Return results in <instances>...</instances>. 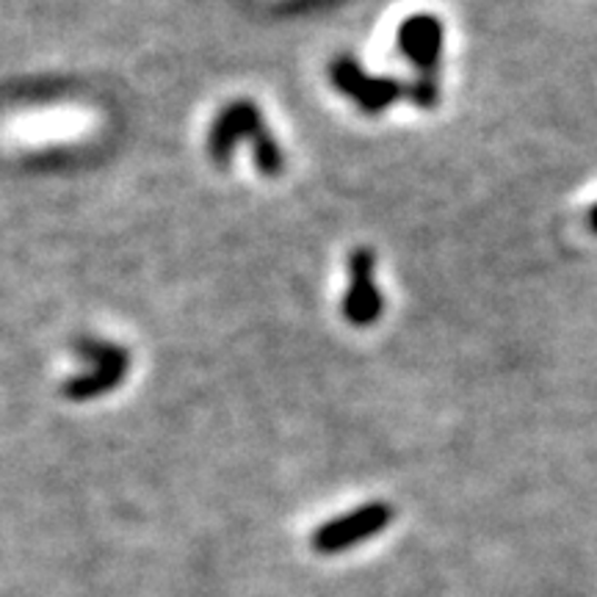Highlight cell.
Masks as SVG:
<instances>
[{"mask_svg": "<svg viewBox=\"0 0 597 597\" xmlns=\"http://www.w3.org/2000/svg\"><path fill=\"white\" fill-rule=\"evenodd\" d=\"M241 141L252 145L255 163L266 178H280L282 169H286V158H282L277 139L271 136L269 125H266L263 111L252 100H236L216 113L213 125H210L208 150L219 167H227Z\"/></svg>", "mask_w": 597, "mask_h": 597, "instance_id": "obj_1", "label": "cell"}, {"mask_svg": "<svg viewBox=\"0 0 597 597\" xmlns=\"http://www.w3.org/2000/svg\"><path fill=\"white\" fill-rule=\"evenodd\" d=\"M442 42H446V26L435 14H409L398 26V50L415 67V81L409 83L407 98L424 111H431L440 102Z\"/></svg>", "mask_w": 597, "mask_h": 597, "instance_id": "obj_2", "label": "cell"}, {"mask_svg": "<svg viewBox=\"0 0 597 597\" xmlns=\"http://www.w3.org/2000/svg\"><path fill=\"white\" fill-rule=\"evenodd\" d=\"M329 81L368 117L388 111L394 102L407 98L409 92V83L398 81V78L368 76L355 56H338L329 61Z\"/></svg>", "mask_w": 597, "mask_h": 597, "instance_id": "obj_3", "label": "cell"}, {"mask_svg": "<svg viewBox=\"0 0 597 597\" xmlns=\"http://www.w3.org/2000/svg\"><path fill=\"white\" fill-rule=\"evenodd\" d=\"M394 520V509L390 504L382 500H371V504H362L357 509L346 511V515L327 520L324 526H318V531L312 534V548L318 554H340V550H349L355 545L366 543V539L377 537Z\"/></svg>", "mask_w": 597, "mask_h": 597, "instance_id": "obj_4", "label": "cell"}, {"mask_svg": "<svg viewBox=\"0 0 597 597\" xmlns=\"http://www.w3.org/2000/svg\"><path fill=\"white\" fill-rule=\"evenodd\" d=\"M385 297L377 282V255L368 247L349 252V288L344 293V318L355 327H371L382 318Z\"/></svg>", "mask_w": 597, "mask_h": 597, "instance_id": "obj_5", "label": "cell"}, {"mask_svg": "<svg viewBox=\"0 0 597 597\" xmlns=\"http://www.w3.org/2000/svg\"><path fill=\"white\" fill-rule=\"evenodd\" d=\"M98 371L92 374V377H83L81 382H76L70 388L72 396H92L100 394V390L113 388V385L119 382V379L125 377V371H128V355H125V349H119V346H100L98 351Z\"/></svg>", "mask_w": 597, "mask_h": 597, "instance_id": "obj_6", "label": "cell"}, {"mask_svg": "<svg viewBox=\"0 0 597 597\" xmlns=\"http://www.w3.org/2000/svg\"><path fill=\"white\" fill-rule=\"evenodd\" d=\"M587 225H589V230L595 232L597 236V202L593 205V208H589V216H587Z\"/></svg>", "mask_w": 597, "mask_h": 597, "instance_id": "obj_7", "label": "cell"}]
</instances>
